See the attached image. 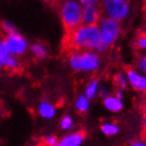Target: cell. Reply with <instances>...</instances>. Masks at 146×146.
<instances>
[{"instance_id":"obj_1","label":"cell","mask_w":146,"mask_h":146,"mask_svg":"<svg viewBox=\"0 0 146 146\" xmlns=\"http://www.w3.org/2000/svg\"><path fill=\"white\" fill-rule=\"evenodd\" d=\"M65 50L72 53L80 50H98L104 51L107 48L102 44L99 27L80 25L71 32L65 33L62 40Z\"/></svg>"},{"instance_id":"obj_2","label":"cell","mask_w":146,"mask_h":146,"mask_svg":"<svg viewBox=\"0 0 146 146\" xmlns=\"http://www.w3.org/2000/svg\"><path fill=\"white\" fill-rule=\"evenodd\" d=\"M83 7L75 0H65L60 2V18L65 33L71 32L82 25Z\"/></svg>"},{"instance_id":"obj_3","label":"cell","mask_w":146,"mask_h":146,"mask_svg":"<svg viewBox=\"0 0 146 146\" xmlns=\"http://www.w3.org/2000/svg\"><path fill=\"white\" fill-rule=\"evenodd\" d=\"M70 66L76 71H93L100 66V57L93 52L75 51L70 53Z\"/></svg>"},{"instance_id":"obj_4","label":"cell","mask_w":146,"mask_h":146,"mask_svg":"<svg viewBox=\"0 0 146 146\" xmlns=\"http://www.w3.org/2000/svg\"><path fill=\"white\" fill-rule=\"evenodd\" d=\"M99 29L101 33L102 44L106 48L111 46L117 40L121 32V26L119 21L115 19L109 18V17H106L101 20Z\"/></svg>"},{"instance_id":"obj_5","label":"cell","mask_w":146,"mask_h":146,"mask_svg":"<svg viewBox=\"0 0 146 146\" xmlns=\"http://www.w3.org/2000/svg\"><path fill=\"white\" fill-rule=\"evenodd\" d=\"M127 0H103L102 11L107 17L120 21L124 19L128 14Z\"/></svg>"},{"instance_id":"obj_6","label":"cell","mask_w":146,"mask_h":146,"mask_svg":"<svg viewBox=\"0 0 146 146\" xmlns=\"http://www.w3.org/2000/svg\"><path fill=\"white\" fill-rule=\"evenodd\" d=\"M2 41H3L4 46L7 47V50L13 55H22L28 48L26 39L22 36H20L17 32L7 34V38Z\"/></svg>"},{"instance_id":"obj_7","label":"cell","mask_w":146,"mask_h":146,"mask_svg":"<svg viewBox=\"0 0 146 146\" xmlns=\"http://www.w3.org/2000/svg\"><path fill=\"white\" fill-rule=\"evenodd\" d=\"M101 19V10L95 4L84 5L82 14V25L94 26Z\"/></svg>"},{"instance_id":"obj_8","label":"cell","mask_w":146,"mask_h":146,"mask_svg":"<svg viewBox=\"0 0 146 146\" xmlns=\"http://www.w3.org/2000/svg\"><path fill=\"white\" fill-rule=\"evenodd\" d=\"M0 57L2 62V67L9 71H17L19 69V62L15 56L4 46L3 41L0 42Z\"/></svg>"},{"instance_id":"obj_9","label":"cell","mask_w":146,"mask_h":146,"mask_svg":"<svg viewBox=\"0 0 146 146\" xmlns=\"http://www.w3.org/2000/svg\"><path fill=\"white\" fill-rule=\"evenodd\" d=\"M126 73H127V78L131 85V87L137 91L146 93V77L142 76L141 74H139L131 68H127Z\"/></svg>"},{"instance_id":"obj_10","label":"cell","mask_w":146,"mask_h":146,"mask_svg":"<svg viewBox=\"0 0 146 146\" xmlns=\"http://www.w3.org/2000/svg\"><path fill=\"white\" fill-rule=\"evenodd\" d=\"M86 138V132L84 130L82 131H77L74 132L72 135H69L62 138L60 141H59V145L60 146H77L80 145L83 141Z\"/></svg>"},{"instance_id":"obj_11","label":"cell","mask_w":146,"mask_h":146,"mask_svg":"<svg viewBox=\"0 0 146 146\" xmlns=\"http://www.w3.org/2000/svg\"><path fill=\"white\" fill-rule=\"evenodd\" d=\"M104 106L106 107L108 110H110V111L117 112V111L122 110L123 104L121 102V99L112 95V96H106L105 98V100H104Z\"/></svg>"},{"instance_id":"obj_12","label":"cell","mask_w":146,"mask_h":146,"mask_svg":"<svg viewBox=\"0 0 146 146\" xmlns=\"http://www.w3.org/2000/svg\"><path fill=\"white\" fill-rule=\"evenodd\" d=\"M39 113L41 117H46V119H51V117H54L55 108L51 104H49V103H47V102H44L40 104Z\"/></svg>"},{"instance_id":"obj_13","label":"cell","mask_w":146,"mask_h":146,"mask_svg":"<svg viewBox=\"0 0 146 146\" xmlns=\"http://www.w3.org/2000/svg\"><path fill=\"white\" fill-rule=\"evenodd\" d=\"M32 53L37 58H44L47 56V49L44 44H34L31 48Z\"/></svg>"},{"instance_id":"obj_14","label":"cell","mask_w":146,"mask_h":146,"mask_svg":"<svg viewBox=\"0 0 146 146\" xmlns=\"http://www.w3.org/2000/svg\"><path fill=\"white\" fill-rule=\"evenodd\" d=\"M87 96H84V95H80V98L77 99L76 104H75V107H76L77 111L84 113L88 110V106H89V101H88Z\"/></svg>"},{"instance_id":"obj_15","label":"cell","mask_w":146,"mask_h":146,"mask_svg":"<svg viewBox=\"0 0 146 146\" xmlns=\"http://www.w3.org/2000/svg\"><path fill=\"white\" fill-rule=\"evenodd\" d=\"M101 129H102L103 133L106 135H114L119 132V127L115 124H111V123L102 125Z\"/></svg>"},{"instance_id":"obj_16","label":"cell","mask_w":146,"mask_h":146,"mask_svg":"<svg viewBox=\"0 0 146 146\" xmlns=\"http://www.w3.org/2000/svg\"><path fill=\"white\" fill-rule=\"evenodd\" d=\"M113 82H114V85H115L120 90L125 89L126 86H127L126 78H125V76L122 74V73H117V74H115L114 77H113Z\"/></svg>"},{"instance_id":"obj_17","label":"cell","mask_w":146,"mask_h":146,"mask_svg":"<svg viewBox=\"0 0 146 146\" xmlns=\"http://www.w3.org/2000/svg\"><path fill=\"white\" fill-rule=\"evenodd\" d=\"M98 86H99V83L98 80H92L90 84L88 85V87L86 88V96L88 99H92L93 95L95 94V92L98 90Z\"/></svg>"},{"instance_id":"obj_18","label":"cell","mask_w":146,"mask_h":146,"mask_svg":"<svg viewBox=\"0 0 146 146\" xmlns=\"http://www.w3.org/2000/svg\"><path fill=\"white\" fill-rule=\"evenodd\" d=\"M44 145H49V146H56L59 145V142L56 137H53V135H48V137H44Z\"/></svg>"},{"instance_id":"obj_19","label":"cell","mask_w":146,"mask_h":146,"mask_svg":"<svg viewBox=\"0 0 146 146\" xmlns=\"http://www.w3.org/2000/svg\"><path fill=\"white\" fill-rule=\"evenodd\" d=\"M135 46L139 49H146V33L141 34L137 40H135Z\"/></svg>"},{"instance_id":"obj_20","label":"cell","mask_w":146,"mask_h":146,"mask_svg":"<svg viewBox=\"0 0 146 146\" xmlns=\"http://www.w3.org/2000/svg\"><path fill=\"white\" fill-rule=\"evenodd\" d=\"M72 119L68 115L62 117V122H60V126H62V129H70V128L72 127Z\"/></svg>"},{"instance_id":"obj_21","label":"cell","mask_w":146,"mask_h":146,"mask_svg":"<svg viewBox=\"0 0 146 146\" xmlns=\"http://www.w3.org/2000/svg\"><path fill=\"white\" fill-rule=\"evenodd\" d=\"M2 30H3L7 34H12L16 32L15 27L12 25L11 22H3V23H2Z\"/></svg>"},{"instance_id":"obj_22","label":"cell","mask_w":146,"mask_h":146,"mask_svg":"<svg viewBox=\"0 0 146 146\" xmlns=\"http://www.w3.org/2000/svg\"><path fill=\"white\" fill-rule=\"evenodd\" d=\"M138 67L141 71L146 73V55H142L139 59H138Z\"/></svg>"},{"instance_id":"obj_23","label":"cell","mask_w":146,"mask_h":146,"mask_svg":"<svg viewBox=\"0 0 146 146\" xmlns=\"http://www.w3.org/2000/svg\"><path fill=\"white\" fill-rule=\"evenodd\" d=\"M80 1L84 5H90V4H96L100 0H80Z\"/></svg>"},{"instance_id":"obj_24","label":"cell","mask_w":146,"mask_h":146,"mask_svg":"<svg viewBox=\"0 0 146 146\" xmlns=\"http://www.w3.org/2000/svg\"><path fill=\"white\" fill-rule=\"evenodd\" d=\"M143 109H144V117H143V126H144V131L146 130V102L145 105L143 106Z\"/></svg>"},{"instance_id":"obj_25","label":"cell","mask_w":146,"mask_h":146,"mask_svg":"<svg viewBox=\"0 0 146 146\" xmlns=\"http://www.w3.org/2000/svg\"><path fill=\"white\" fill-rule=\"evenodd\" d=\"M47 2L49 3H52V4H57V3H60L62 2V0H46Z\"/></svg>"},{"instance_id":"obj_26","label":"cell","mask_w":146,"mask_h":146,"mask_svg":"<svg viewBox=\"0 0 146 146\" xmlns=\"http://www.w3.org/2000/svg\"><path fill=\"white\" fill-rule=\"evenodd\" d=\"M131 145H146V143L145 142H133L131 143Z\"/></svg>"},{"instance_id":"obj_27","label":"cell","mask_w":146,"mask_h":146,"mask_svg":"<svg viewBox=\"0 0 146 146\" xmlns=\"http://www.w3.org/2000/svg\"><path fill=\"white\" fill-rule=\"evenodd\" d=\"M2 68V62H1V57H0V70Z\"/></svg>"},{"instance_id":"obj_28","label":"cell","mask_w":146,"mask_h":146,"mask_svg":"<svg viewBox=\"0 0 146 146\" xmlns=\"http://www.w3.org/2000/svg\"><path fill=\"white\" fill-rule=\"evenodd\" d=\"M144 133H146V130H145V131H144Z\"/></svg>"}]
</instances>
